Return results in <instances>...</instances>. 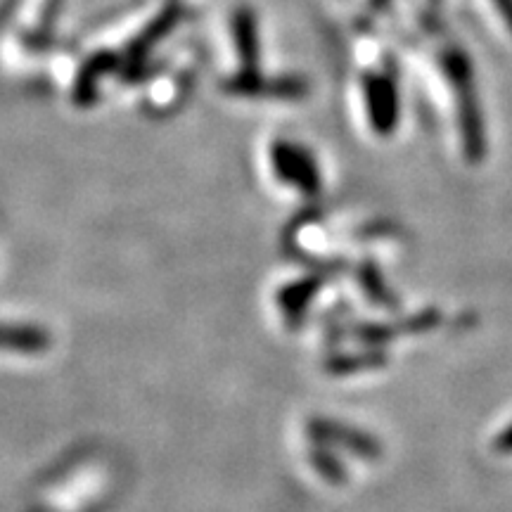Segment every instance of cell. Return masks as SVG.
Segmentation results:
<instances>
[{"mask_svg":"<svg viewBox=\"0 0 512 512\" xmlns=\"http://www.w3.org/2000/svg\"><path fill=\"white\" fill-rule=\"evenodd\" d=\"M496 8L503 15L505 22H508V27L512 29V0H496Z\"/></svg>","mask_w":512,"mask_h":512,"instance_id":"cell-2","label":"cell"},{"mask_svg":"<svg viewBox=\"0 0 512 512\" xmlns=\"http://www.w3.org/2000/svg\"><path fill=\"white\" fill-rule=\"evenodd\" d=\"M444 67H446L448 79L453 83V88H456L465 147L470 155L479 157L484 150V128H482V117H479V102H477L475 76H472V64L467 60V55L460 53L456 48L451 50V53H446Z\"/></svg>","mask_w":512,"mask_h":512,"instance_id":"cell-1","label":"cell"}]
</instances>
